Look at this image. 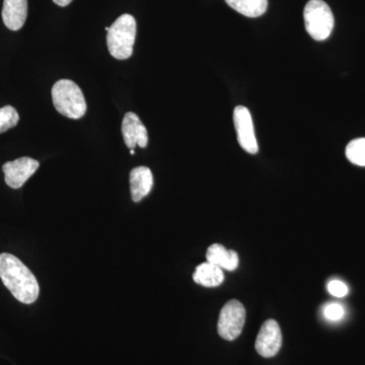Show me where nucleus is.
<instances>
[{
  "label": "nucleus",
  "mask_w": 365,
  "mask_h": 365,
  "mask_svg": "<svg viewBox=\"0 0 365 365\" xmlns=\"http://www.w3.org/2000/svg\"><path fill=\"white\" fill-rule=\"evenodd\" d=\"M0 279L14 297L23 304H33L39 297L37 279L30 269L14 255H0Z\"/></svg>",
  "instance_id": "obj_1"
},
{
  "label": "nucleus",
  "mask_w": 365,
  "mask_h": 365,
  "mask_svg": "<svg viewBox=\"0 0 365 365\" xmlns=\"http://www.w3.org/2000/svg\"><path fill=\"white\" fill-rule=\"evenodd\" d=\"M135 38V19L131 14H122L108 31L107 45L110 54L116 59H128L133 53Z\"/></svg>",
  "instance_id": "obj_2"
},
{
  "label": "nucleus",
  "mask_w": 365,
  "mask_h": 365,
  "mask_svg": "<svg viewBox=\"0 0 365 365\" xmlns=\"http://www.w3.org/2000/svg\"><path fill=\"white\" fill-rule=\"evenodd\" d=\"M52 100L55 109L71 119L85 116L86 103L81 88L69 79L57 81L52 88Z\"/></svg>",
  "instance_id": "obj_3"
},
{
  "label": "nucleus",
  "mask_w": 365,
  "mask_h": 365,
  "mask_svg": "<svg viewBox=\"0 0 365 365\" xmlns=\"http://www.w3.org/2000/svg\"><path fill=\"white\" fill-rule=\"evenodd\" d=\"M307 32L314 40L324 41L333 32L335 20L330 6L323 0H309L304 11Z\"/></svg>",
  "instance_id": "obj_4"
},
{
  "label": "nucleus",
  "mask_w": 365,
  "mask_h": 365,
  "mask_svg": "<svg viewBox=\"0 0 365 365\" xmlns=\"http://www.w3.org/2000/svg\"><path fill=\"white\" fill-rule=\"evenodd\" d=\"M246 323V309L239 300L232 299L222 307L217 331L222 339L234 341L241 335Z\"/></svg>",
  "instance_id": "obj_5"
},
{
  "label": "nucleus",
  "mask_w": 365,
  "mask_h": 365,
  "mask_svg": "<svg viewBox=\"0 0 365 365\" xmlns=\"http://www.w3.org/2000/svg\"><path fill=\"white\" fill-rule=\"evenodd\" d=\"M234 123L237 131V141L242 150L247 153H258L259 146L255 134L253 119L251 113L244 106H237L234 111Z\"/></svg>",
  "instance_id": "obj_6"
},
{
  "label": "nucleus",
  "mask_w": 365,
  "mask_h": 365,
  "mask_svg": "<svg viewBox=\"0 0 365 365\" xmlns=\"http://www.w3.org/2000/svg\"><path fill=\"white\" fill-rule=\"evenodd\" d=\"M282 346V333L277 322L268 319L262 325L257 336L255 348L258 354L265 359H271L279 352Z\"/></svg>",
  "instance_id": "obj_7"
},
{
  "label": "nucleus",
  "mask_w": 365,
  "mask_h": 365,
  "mask_svg": "<svg viewBox=\"0 0 365 365\" xmlns=\"http://www.w3.org/2000/svg\"><path fill=\"white\" fill-rule=\"evenodd\" d=\"M39 165L38 160L26 157L4 163L2 170L7 186L13 189L21 188L35 174Z\"/></svg>",
  "instance_id": "obj_8"
},
{
  "label": "nucleus",
  "mask_w": 365,
  "mask_h": 365,
  "mask_svg": "<svg viewBox=\"0 0 365 365\" xmlns=\"http://www.w3.org/2000/svg\"><path fill=\"white\" fill-rule=\"evenodd\" d=\"M122 134L125 144L130 150H134L137 146L144 148L148 145V130L135 113L129 112L125 115L122 122Z\"/></svg>",
  "instance_id": "obj_9"
},
{
  "label": "nucleus",
  "mask_w": 365,
  "mask_h": 365,
  "mask_svg": "<svg viewBox=\"0 0 365 365\" xmlns=\"http://www.w3.org/2000/svg\"><path fill=\"white\" fill-rule=\"evenodd\" d=\"M28 16V0H4L2 20L11 31H19L25 25Z\"/></svg>",
  "instance_id": "obj_10"
},
{
  "label": "nucleus",
  "mask_w": 365,
  "mask_h": 365,
  "mask_svg": "<svg viewBox=\"0 0 365 365\" xmlns=\"http://www.w3.org/2000/svg\"><path fill=\"white\" fill-rule=\"evenodd\" d=\"M153 186V176L146 167H138L131 170L130 190L132 200L139 202L150 194Z\"/></svg>",
  "instance_id": "obj_11"
},
{
  "label": "nucleus",
  "mask_w": 365,
  "mask_h": 365,
  "mask_svg": "<svg viewBox=\"0 0 365 365\" xmlns=\"http://www.w3.org/2000/svg\"><path fill=\"white\" fill-rule=\"evenodd\" d=\"M206 260L222 270L234 271L239 266V256L232 250H227L220 244L211 245L206 253Z\"/></svg>",
  "instance_id": "obj_12"
},
{
  "label": "nucleus",
  "mask_w": 365,
  "mask_h": 365,
  "mask_svg": "<svg viewBox=\"0 0 365 365\" xmlns=\"http://www.w3.org/2000/svg\"><path fill=\"white\" fill-rule=\"evenodd\" d=\"M193 280L204 287H220L225 280V274L222 268L205 262L197 266Z\"/></svg>",
  "instance_id": "obj_13"
},
{
  "label": "nucleus",
  "mask_w": 365,
  "mask_h": 365,
  "mask_svg": "<svg viewBox=\"0 0 365 365\" xmlns=\"http://www.w3.org/2000/svg\"><path fill=\"white\" fill-rule=\"evenodd\" d=\"M225 2L235 11L248 18L263 16L268 9V0H225Z\"/></svg>",
  "instance_id": "obj_14"
},
{
  "label": "nucleus",
  "mask_w": 365,
  "mask_h": 365,
  "mask_svg": "<svg viewBox=\"0 0 365 365\" xmlns=\"http://www.w3.org/2000/svg\"><path fill=\"white\" fill-rule=\"evenodd\" d=\"M346 158L353 165L365 167V138H357L348 143Z\"/></svg>",
  "instance_id": "obj_15"
},
{
  "label": "nucleus",
  "mask_w": 365,
  "mask_h": 365,
  "mask_svg": "<svg viewBox=\"0 0 365 365\" xmlns=\"http://www.w3.org/2000/svg\"><path fill=\"white\" fill-rule=\"evenodd\" d=\"M19 120H20V116L14 107L6 106V107L1 108L0 109V133L14 128L19 123Z\"/></svg>",
  "instance_id": "obj_16"
},
{
  "label": "nucleus",
  "mask_w": 365,
  "mask_h": 365,
  "mask_svg": "<svg viewBox=\"0 0 365 365\" xmlns=\"http://www.w3.org/2000/svg\"><path fill=\"white\" fill-rule=\"evenodd\" d=\"M324 314L330 321H339L344 316V309L339 304H330L325 307Z\"/></svg>",
  "instance_id": "obj_17"
},
{
  "label": "nucleus",
  "mask_w": 365,
  "mask_h": 365,
  "mask_svg": "<svg viewBox=\"0 0 365 365\" xmlns=\"http://www.w3.org/2000/svg\"><path fill=\"white\" fill-rule=\"evenodd\" d=\"M328 292L333 297H344L348 294V287H346L345 283H343L342 281L332 280L329 282Z\"/></svg>",
  "instance_id": "obj_18"
},
{
  "label": "nucleus",
  "mask_w": 365,
  "mask_h": 365,
  "mask_svg": "<svg viewBox=\"0 0 365 365\" xmlns=\"http://www.w3.org/2000/svg\"><path fill=\"white\" fill-rule=\"evenodd\" d=\"M71 1L72 0H53L54 4H56L57 6L62 7L69 6V4H71Z\"/></svg>",
  "instance_id": "obj_19"
},
{
  "label": "nucleus",
  "mask_w": 365,
  "mask_h": 365,
  "mask_svg": "<svg viewBox=\"0 0 365 365\" xmlns=\"http://www.w3.org/2000/svg\"><path fill=\"white\" fill-rule=\"evenodd\" d=\"M131 155H134V150H131Z\"/></svg>",
  "instance_id": "obj_20"
}]
</instances>
